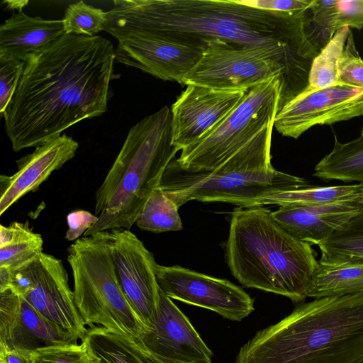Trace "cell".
I'll list each match as a JSON object with an SVG mask.
<instances>
[{
  "mask_svg": "<svg viewBox=\"0 0 363 363\" xmlns=\"http://www.w3.org/2000/svg\"><path fill=\"white\" fill-rule=\"evenodd\" d=\"M313 176L324 181L363 182V137L340 143L335 136L332 150L315 166Z\"/></svg>",
  "mask_w": 363,
  "mask_h": 363,
  "instance_id": "obj_23",
  "label": "cell"
},
{
  "mask_svg": "<svg viewBox=\"0 0 363 363\" xmlns=\"http://www.w3.org/2000/svg\"><path fill=\"white\" fill-rule=\"evenodd\" d=\"M104 29L116 39L153 35L202 47L218 40L264 50L285 72L281 106L308 86L311 65L320 52L308 35L305 13L262 10L239 0H115Z\"/></svg>",
  "mask_w": 363,
  "mask_h": 363,
  "instance_id": "obj_1",
  "label": "cell"
},
{
  "mask_svg": "<svg viewBox=\"0 0 363 363\" xmlns=\"http://www.w3.org/2000/svg\"><path fill=\"white\" fill-rule=\"evenodd\" d=\"M62 21L66 33L94 36L104 30L107 11L79 1L67 7Z\"/></svg>",
  "mask_w": 363,
  "mask_h": 363,
  "instance_id": "obj_30",
  "label": "cell"
},
{
  "mask_svg": "<svg viewBox=\"0 0 363 363\" xmlns=\"http://www.w3.org/2000/svg\"><path fill=\"white\" fill-rule=\"evenodd\" d=\"M82 341L98 358L97 363H143L125 335L102 326L89 328Z\"/></svg>",
  "mask_w": 363,
  "mask_h": 363,
  "instance_id": "obj_26",
  "label": "cell"
},
{
  "mask_svg": "<svg viewBox=\"0 0 363 363\" xmlns=\"http://www.w3.org/2000/svg\"><path fill=\"white\" fill-rule=\"evenodd\" d=\"M281 87V78L274 77L250 88L216 128L182 150L176 160L179 167L189 172L213 170L274 124Z\"/></svg>",
  "mask_w": 363,
  "mask_h": 363,
  "instance_id": "obj_8",
  "label": "cell"
},
{
  "mask_svg": "<svg viewBox=\"0 0 363 363\" xmlns=\"http://www.w3.org/2000/svg\"><path fill=\"white\" fill-rule=\"evenodd\" d=\"M318 246L321 264L363 259V211L337 229Z\"/></svg>",
  "mask_w": 363,
  "mask_h": 363,
  "instance_id": "obj_25",
  "label": "cell"
},
{
  "mask_svg": "<svg viewBox=\"0 0 363 363\" xmlns=\"http://www.w3.org/2000/svg\"><path fill=\"white\" fill-rule=\"evenodd\" d=\"M363 211L359 201L321 205H283L272 211L277 223L293 237L318 245Z\"/></svg>",
  "mask_w": 363,
  "mask_h": 363,
  "instance_id": "obj_19",
  "label": "cell"
},
{
  "mask_svg": "<svg viewBox=\"0 0 363 363\" xmlns=\"http://www.w3.org/2000/svg\"><path fill=\"white\" fill-rule=\"evenodd\" d=\"M338 13V1L314 0L305 12L308 35L320 52L337 31L335 21Z\"/></svg>",
  "mask_w": 363,
  "mask_h": 363,
  "instance_id": "obj_29",
  "label": "cell"
},
{
  "mask_svg": "<svg viewBox=\"0 0 363 363\" xmlns=\"http://www.w3.org/2000/svg\"><path fill=\"white\" fill-rule=\"evenodd\" d=\"M114 60L112 43L99 35L66 33L31 55L2 116L13 151L104 113Z\"/></svg>",
  "mask_w": 363,
  "mask_h": 363,
  "instance_id": "obj_2",
  "label": "cell"
},
{
  "mask_svg": "<svg viewBox=\"0 0 363 363\" xmlns=\"http://www.w3.org/2000/svg\"><path fill=\"white\" fill-rule=\"evenodd\" d=\"M41 235L28 223L13 222L0 226V292L7 290L13 273L37 259L43 252Z\"/></svg>",
  "mask_w": 363,
  "mask_h": 363,
  "instance_id": "obj_21",
  "label": "cell"
},
{
  "mask_svg": "<svg viewBox=\"0 0 363 363\" xmlns=\"http://www.w3.org/2000/svg\"><path fill=\"white\" fill-rule=\"evenodd\" d=\"M85 342L53 345L32 350V363H97Z\"/></svg>",
  "mask_w": 363,
  "mask_h": 363,
  "instance_id": "obj_31",
  "label": "cell"
},
{
  "mask_svg": "<svg viewBox=\"0 0 363 363\" xmlns=\"http://www.w3.org/2000/svg\"><path fill=\"white\" fill-rule=\"evenodd\" d=\"M354 201L363 202V182L326 186L308 185L299 189L279 191L262 197L258 201L257 206H313Z\"/></svg>",
  "mask_w": 363,
  "mask_h": 363,
  "instance_id": "obj_24",
  "label": "cell"
},
{
  "mask_svg": "<svg viewBox=\"0 0 363 363\" xmlns=\"http://www.w3.org/2000/svg\"><path fill=\"white\" fill-rule=\"evenodd\" d=\"M272 213L262 206L233 211L226 262L242 286L303 301L318 265L316 252L284 230Z\"/></svg>",
  "mask_w": 363,
  "mask_h": 363,
  "instance_id": "obj_4",
  "label": "cell"
},
{
  "mask_svg": "<svg viewBox=\"0 0 363 363\" xmlns=\"http://www.w3.org/2000/svg\"><path fill=\"white\" fill-rule=\"evenodd\" d=\"M117 40V62L158 79L183 84L203 51L201 45L153 35H130Z\"/></svg>",
  "mask_w": 363,
  "mask_h": 363,
  "instance_id": "obj_15",
  "label": "cell"
},
{
  "mask_svg": "<svg viewBox=\"0 0 363 363\" xmlns=\"http://www.w3.org/2000/svg\"><path fill=\"white\" fill-rule=\"evenodd\" d=\"M107 239L122 290L147 327L159 301L156 277L158 264L142 241L129 230L107 231Z\"/></svg>",
  "mask_w": 363,
  "mask_h": 363,
  "instance_id": "obj_13",
  "label": "cell"
},
{
  "mask_svg": "<svg viewBox=\"0 0 363 363\" xmlns=\"http://www.w3.org/2000/svg\"><path fill=\"white\" fill-rule=\"evenodd\" d=\"M248 90L187 84L171 108L173 145L182 150L204 138L235 108Z\"/></svg>",
  "mask_w": 363,
  "mask_h": 363,
  "instance_id": "obj_14",
  "label": "cell"
},
{
  "mask_svg": "<svg viewBox=\"0 0 363 363\" xmlns=\"http://www.w3.org/2000/svg\"><path fill=\"white\" fill-rule=\"evenodd\" d=\"M179 208L160 188L147 201L136 220L143 230L153 233L178 231L182 229Z\"/></svg>",
  "mask_w": 363,
  "mask_h": 363,
  "instance_id": "obj_28",
  "label": "cell"
},
{
  "mask_svg": "<svg viewBox=\"0 0 363 363\" xmlns=\"http://www.w3.org/2000/svg\"><path fill=\"white\" fill-rule=\"evenodd\" d=\"M363 115V88L338 84L307 87L277 113L274 126L282 135L298 138L315 125H332Z\"/></svg>",
  "mask_w": 363,
  "mask_h": 363,
  "instance_id": "obj_12",
  "label": "cell"
},
{
  "mask_svg": "<svg viewBox=\"0 0 363 363\" xmlns=\"http://www.w3.org/2000/svg\"><path fill=\"white\" fill-rule=\"evenodd\" d=\"M74 278V297L86 325L94 324L131 338L145 325L134 311L118 281L107 231L77 239L68 248Z\"/></svg>",
  "mask_w": 363,
  "mask_h": 363,
  "instance_id": "obj_7",
  "label": "cell"
},
{
  "mask_svg": "<svg viewBox=\"0 0 363 363\" xmlns=\"http://www.w3.org/2000/svg\"><path fill=\"white\" fill-rule=\"evenodd\" d=\"M179 150L172 144L171 109L164 106L134 125L95 196L98 220L84 236L129 230Z\"/></svg>",
  "mask_w": 363,
  "mask_h": 363,
  "instance_id": "obj_5",
  "label": "cell"
},
{
  "mask_svg": "<svg viewBox=\"0 0 363 363\" xmlns=\"http://www.w3.org/2000/svg\"><path fill=\"white\" fill-rule=\"evenodd\" d=\"M160 289L171 299L211 310L241 321L254 311V301L241 287L226 280L180 266L157 265Z\"/></svg>",
  "mask_w": 363,
  "mask_h": 363,
  "instance_id": "obj_11",
  "label": "cell"
},
{
  "mask_svg": "<svg viewBox=\"0 0 363 363\" xmlns=\"http://www.w3.org/2000/svg\"><path fill=\"white\" fill-rule=\"evenodd\" d=\"M361 136L363 137V123H362V129H361Z\"/></svg>",
  "mask_w": 363,
  "mask_h": 363,
  "instance_id": "obj_39",
  "label": "cell"
},
{
  "mask_svg": "<svg viewBox=\"0 0 363 363\" xmlns=\"http://www.w3.org/2000/svg\"><path fill=\"white\" fill-rule=\"evenodd\" d=\"M0 363H5V362H3V361H1V360H0Z\"/></svg>",
  "mask_w": 363,
  "mask_h": 363,
  "instance_id": "obj_40",
  "label": "cell"
},
{
  "mask_svg": "<svg viewBox=\"0 0 363 363\" xmlns=\"http://www.w3.org/2000/svg\"><path fill=\"white\" fill-rule=\"evenodd\" d=\"M98 220V216L89 211L79 210L69 213L67 216L68 229L65 238L69 241L77 240Z\"/></svg>",
  "mask_w": 363,
  "mask_h": 363,
  "instance_id": "obj_36",
  "label": "cell"
},
{
  "mask_svg": "<svg viewBox=\"0 0 363 363\" xmlns=\"http://www.w3.org/2000/svg\"><path fill=\"white\" fill-rule=\"evenodd\" d=\"M133 339L153 354L165 359L212 363L211 350L186 316L160 289L151 322L137 338Z\"/></svg>",
  "mask_w": 363,
  "mask_h": 363,
  "instance_id": "obj_16",
  "label": "cell"
},
{
  "mask_svg": "<svg viewBox=\"0 0 363 363\" xmlns=\"http://www.w3.org/2000/svg\"><path fill=\"white\" fill-rule=\"evenodd\" d=\"M203 48L200 61L186 76L184 84L248 90L272 78L279 77L282 91L285 72L270 52L235 47L218 40L206 42Z\"/></svg>",
  "mask_w": 363,
  "mask_h": 363,
  "instance_id": "obj_10",
  "label": "cell"
},
{
  "mask_svg": "<svg viewBox=\"0 0 363 363\" xmlns=\"http://www.w3.org/2000/svg\"><path fill=\"white\" fill-rule=\"evenodd\" d=\"M240 3L254 8L301 15L310 8L314 0H239Z\"/></svg>",
  "mask_w": 363,
  "mask_h": 363,
  "instance_id": "obj_34",
  "label": "cell"
},
{
  "mask_svg": "<svg viewBox=\"0 0 363 363\" xmlns=\"http://www.w3.org/2000/svg\"><path fill=\"white\" fill-rule=\"evenodd\" d=\"M7 290L22 296L46 319L81 341L88 329L76 306L62 262L42 252L13 274Z\"/></svg>",
  "mask_w": 363,
  "mask_h": 363,
  "instance_id": "obj_9",
  "label": "cell"
},
{
  "mask_svg": "<svg viewBox=\"0 0 363 363\" xmlns=\"http://www.w3.org/2000/svg\"><path fill=\"white\" fill-rule=\"evenodd\" d=\"M127 339L133 347V350L138 354L139 358L143 363H197V362H183L163 358L158 355H156L150 351L145 349L140 342L137 340L127 337Z\"/></svg>",
  "mask_w": 363,
  "mask_h": 363,
  "instance_id": "obj_37",
  "label": "cell"
},
{
  "mask_svg": "<svg viewBox=\"0 0 363 363\" xmlns=\"http://www.w3.org/2000/svg\"><path fill=\"white\" fill-rule=\"evenodd\" d=\"M65 34L62 19L32 17L19 10L0 26V56L25 62Z\"/></svg>",
  "mask_w": 363,
  "mask_h": 363,
  "instance_id": "obj_20",
  "label": "cell"
},
{
  "mask_svg": "<svg viewBox=\"0 0 363 363\" xmlns=\"http://www.w3.org/2000/svg\"><path fill=\"white\" fill-rule=\"evenodd\" d=\"M348 26L361 30L363 28V0L338 1V13L335 28Z\"/></svg>",
  "mask_w": 363,
  "mask_h": 363,
  "instance_id": "obj_35",
  "label": "cell"
},
{
  "mask_svg": "<svg viewBox=\"0 0 363 363\" xmlns=\"http://www.w3.org/2000/svg\"><path fill=\"white\" fill-rule=\"evenodd\" d=\"M235 363H363V293L298 305L257 331Z\"/></svg>",
  "mask_w": 363,
  "mask_h": 363,
  "instance_id": "obj_3",
  "label": "cell"
},
{
  "mask_svg": "<svg viewBox=\"0 0 363 363\" xmlns=\"http://www.w3.org/2000/svg\"><path fill=\"white\" fill-rule=\"evenodd\" d=\"M274 124L211 171L189 172L172 160L159 187L179 208L188 201L225 202L242 208L258 206L262 197L307 186L303 178L275 169L271 164Z\"/></svg>",
  "mask_w": 363,
  "mask_h": 363,
  "instance_id": "obj_6",
  "label": "cell"
},
{
  "mask_svg": "<svg viewBox=\"0 0 363 363\" xmlns=\"http://www.w3.org/2000/svg\"><path fill=\"white\" fill-rule=\"evenodd\" d=\"M77 340L46 319L22 296L11 290L0 292V347L33 350Z\"/></svg>",
  "mask_w": 363,
  "mask_h": 363,
  "instance_id": "obj_17",
  "label": "cell"
},
{
  "mask_svg": "<svg viewBox=\"0 0 363 363\" xmlns=\"http://www.w3.org/2000/svg\"><path fill=\"white\" fill-rule=\"evenodd\" d=\"M0 360L5 363H32V350L0 347Z\"/></svg>",
  "mask_w": 363,
  "mask_h": 363,
  "instance_id": "obj_38",
  "label": "cell"
},
{
  "mask_svg": "<svg viewBox=\"0 0 363 363\" xmlns=\"http://www.w3.org/2000/svg\"><path fill=\"white\" fill-rule=\"evenodd\" d=\"M338 73L340 83L363 88V60L355 47L351 29L339 60Z\"/></svg>",
  "mask_w": 363,
  "mask_h": 363,
  "instance_id": "obj_32",
  "label": "cell"
},
{
  "mask_svg": "<svg viewBox=\"0 0 363 363\" xmlns=\"http://www.w3.org/2000/svg\"><path fill=\"white\" fill-rule=\"evenodd\" d=\"M25 62L12 57L0 56V113L2 117L12 99Z\"/></svg>",
  "mask_w": 363,
  "mask_h": 363,
  "instance_id": "obj_33",
  "label": "cell"
},
{
  "mask_svg": "<svg viewBox=\"0 0 363 363\" xmlns=\"http://www.w3.org/2000/svg\"><path fill=\"white\" fill-rule=\"evenodd\" d=\"M79 144L66 134L49 140L16 161L18 170L0 176V215L28 193L35 191L57 169L72 160Z\"/></svg>",
  "mask_w": 363,
  "mask_h": 363,
  "instance_id": "obj_18",
  "label": "cell"
},
{
  "mask_svg": "<svg viewBox=\"0 0 363 363\" xmlns=\"http://www.w3.org/2000/svg\"><path fill=\"white\" fill-rule=\"evenodd\" d=\"M350 29L345 26L337 30L314 59L308 87L320 89L341 84L339 80L338 63Z\"/></svg>",
  "mask_w": 363,
  "mask_h": 363,
  "instance_id": "obj_27",
  "label": "cell"
},
{
  "mask_svg": "<svg viewBox=\"0 0 363 363\" xmlns=\"http://www.w3.org/2000/svg\"><path fill=\"white\" fill-rule=\"evenodd\" d=\"M363 293V259L318 265L307 291V298H320Z\"/></svg>",
  "mask_w": 363,
  "mask_h": 363,
  "instance_id": "obj_22",
  "label": "cell"
}]
</instances>
